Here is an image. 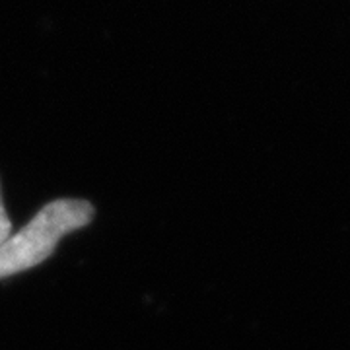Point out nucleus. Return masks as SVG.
I'll use <instances>...</instances> for the list:
<instances>
[{
	"label": "nucleus",
	"instance_id": "1",
	"mask_svg": "<svg viewBox=\"0 0 350 350\" xmlns=\"http://www.w3.org/2000/svg\"><path fill=\"white\" fill-rule=\"evenodd\" d=\"M94 218V206L86 200H55L38 216L0 245V278L22 273L43 262L57 243Z\"/></svg>",
	"mask_w": 350,
	"mask_h": 350
},
{
	"label": "nucleus",
	"instance_id": "2",
	"mask_svg": "<svg viewBox=\"0 0 350 350\" xmlns=\"http://www.w3.org/2000/svg\"><path fill=\"white\" fill-rule=\"evenodd\" d=\"M10 234H12V224H10V218L6 214L4 202H2V195H0V245L10 238Z\"/></svg>",
	"mask_w": 350,
	"mask_h": 350
}]
</instances>
